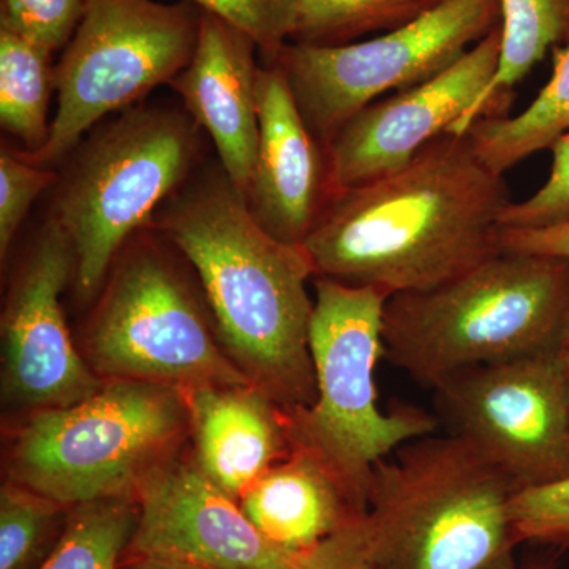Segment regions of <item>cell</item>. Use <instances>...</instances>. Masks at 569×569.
<instances>
[{"label":"cell","mask_w":569,"mask_h":569,"mask_svg":"<svg viewBox=\"0 0 569 569\" xmlns=\"http://www.w3.org/2000/svg\"><path fill=\"white\" fill-rule=\"evenodd\" d=\"M467 134L443 133L399 170L337 193L302 250L313 277L370 287L389 298L426 291L501 253L508 208Z\"/></svg>","instance_id":"obj_1"},{"label":"cell","mask_w":569,"mask_h":569,"mask_svg":"<svg viewBox=\"0 0 569 569\" xmlns=\"http://www.w3.org/2000/svg\"><path fill=\"white\" fill-rule=\"evenodd\" d=\"M151 227L192 264L227 355L284 411L316 400L312 266L257 222L220 163L194 171Z\"/></svg>","instance_id":"obj_2"},{"label":"cell","mask_w":569,"mask_h":569,"mask_svg":"<svg viewBox=\"0 0 569 569\" xmlns=\"http://www.w3.org/2000/svg\"><path fill=\"white\" fill-rule=\"evenodd\" d=\"M569 260L501 252L451 282L391 296L385 356L433 388L468 367L556 351Z\"/></svg>","instance_id":"obj_3"},{"label":"cell","mask_w":569,"mask_h":569,"mask_svg":"<svg viewBox=\"0 0 569 569\" xmlns=\"http://www.w3.org/2000/svg\"><path fill=\"white\" fill-rule=\"evenodd\" d=\"M376 467L366 523L378 569H505L515 479L463 438L421 437Z\"/></svg>","instance_id":"obj_4"},{"label":"cell","mask_w":569,"mask_h":569,"mask_svg":"<svg viewBox=\"0 0 569 569\" xmlns=\"http://www.w3.org/2000/svg\"><path fill=\"white\" fill-rule=\"evenodd\" d=\"M316 301L309 347L316 400L287 411L291 447L312 456L339 482L351 507L367 511L370 481L381 460L408 441L430 436L437 419L378 407L376 372L385 356L383 291L313 277Z\"/></svg>","instance_id":"obj_5"},{"label":"cell","mask_w":569,"mask_h":569,"mask_svg":"<svg viewBox=\"0 0 569 569\" xmlns=\"http://www.w3.org/2000/svg\"><path fill=\"white\" fill-rule=\"evenodd\" d=\"M201 133L186 110L138 103L93 127L66 157L50 217L73 246L81 301L99 295L122 247L197 171Z\"/></svg>","instance_id":"obj_6"},{"label":"cell","mask_w":569,"mask_h":569,"mask_svg":"<svg viewBox=\"0 0 569 569\" xmlns=\"http://www.w3.org/2000/svg\"><path fill=\"white\" fill-rule=\"evenodd\" d=\"M190 436L186 392L134 380L63 408L31 411L14 430L9 478L63 507L134 498L144 475Z\"/></svg>","instance_id":"obj_7"},{"label":"cell","mask_w":569,"mask_h":569,"mask_svg":"<svg viewBox=\"0 0 569 569\" xmlns=\"http://www.w3.org/2000/svg\"><path fill=\"white\" fill-rule=\"evenodd\" d=\"M168 246L149 224L116 257L86 326L89 366L102 380L183 392L252 385L223 350L212 317Z\"/></svg>","instance_id":"obj_8"},{"label":"cell","mask_w":569,"mask_h":569,"mask_svg":"<svg viewBox=\"0 0 569 569\" xmlns=\"http://www.w3.org/2000/svg\"><path fill=\"white\" fill-rule=\"evenodd\" d=\"M201 17L203 10L181 0H86L56 63L58 111L50 138L40 151L18 156L54 170L107 116L170 84L192 61Z\"/></svg>","instance_id":"obj_9"},{"label":"cell","mask_w":569,"mask_h":569,"mask_svg":"<svg viewBox=\"0 0 569 569\" xmlns=\"http://www.w3.org/2000/svg\"><path fill=\"white\" fill-rule=\"evenodd\" d=\"M500 21V0H445L410 24L353 43L290 41L271 62L282 67L307 127L328 151L358 112L437 77Z\"/></svg>","instance_id":"obj_10"},{"label":"cell","mask_w":569,"mask_h":569,"mask_svg":"<svg viewBox=\"0 0 569 569\" xmlns=\"http://www.w3.org/2000/svg\"><path fill=\"white\" fill-rule=\"evenodd\" d=\"M432 389L449 433L520 489L569 477V377L556 351L468 367Z\"/></svg>","instance_id":"obj_11"},{"label":"cell","mask_w":569,"mask_h":569,"mask_svg":"<svg viewBox=\"0 0 569 569\" xmlns=\"http://www.w3.org/2000/svg\"><path fill=\"white\" fill-rule=\"evenodd\" d=\"M77 258L61 224L48 217L14 272L2 312V400L31 411L74 406L104 380L71 340L61 296Z\"/></svg>","instance_id":"obj_12"},{"label":"cell","mask_w":569,"mask_h":569,"mask_svg":"<svg viewBox=\"0 0 569 569\" xmlns=\"http://www.w3.org/2000/svg\"><path fill=\"white\" fill-rule=\"evenodd\" d=\"M134 500L138 523L129 556L212 569H296L301 561L269 542L239 500L181 451L144 475Z\"/></svg>","instance_id":"obj_13"},{"label":"cell","mask_w":569,"mask_h":569,"mask_svg":"<svg viewBox=\"0 0 569 569\" xmlns=\"http://www.w3.org/2000/svg\"><path fill=\"white\" fill-rule=\"evenodd\" d=\"M500 43L498 26L437 77L358 112L326 151L331 200L343 190L406 167L429 142L447 133L488 88L500 59Z\"/></svg>","instance_id":"obj_14"},{"label":"cell","mask_w":569,"mask_h":569,"mask_svg":"<svg viewBox=\"0 0 569 569\" xmlns=\"http://www.w3.org/2000/svg\"><path fill=\"white\" fill-rule=\"evenodd\" d=\"M257 107L260 138L246 201L269 234L302 246L331 200L328 152L307 127L277 62L261 61Z\"/></svg>","instance_id":"obj_15"},{"label":"cell","mask_w":569,"mask_h":569,"mask_svg":"<svg viewBox=\"0 0 569 569\" xmlns=\"http://www.w3.org/2000/svg\"><path fill=\"white\" fill-rule=\"evenodd\" d=\"M260 50L252 37L203 11L192 61L170 82L183 110L216 146L219 163L241 194L249 192L257 160V81Z\"/></svg>","instance_id":"obj_16"},{"label":"cell","mask_w":569,"mask_h":569,"mask_svg":"<svg viewBox=\"0 0 569 569\" xmlns=\"http://www.w3.org/2000/svg\"><path fill=\"white\" fill-rule=\"evenodd\" d=\"M186 397L194 462L236 500L293 451L287 411L260 388L204 387Z\"/></svg>","instance_id":"obj_17"},{"label":"cell","mask_w":569,"mask_h":569,"mask_svg":"<svg viewBox=\"0 0 569 569\" xmlns=\"http://www.w3.org/2000/svg\"><path fill=\"white\" fill-rule=\"evenodd\" d=\"M254 529L277 548L305 556L356 516L339 482L295 449L239 498Z\"/></svg>","instance_id":"obj_18"},{"label":"cell","mask_w":569,"mask_h":569,"mask_svg":"<svg viewBox=\"0 0 569 569\" xmlns=\"http://www.w3.org/2000/svg\"><path fill=\"white\" fill-rule=\"evenodd\" d=\"M500 59L488 88L448 133L463 134L477 119L509 116L515 86L569 41V0H500Z\"/></svg>","instance_id":"obj_19"},{"label":"cell","mask_w":569,"mask_h":569,"mask_svg":"<svg viewBox=\"0 0 569 569\" xmlns=\"http://www.w3.org/2000/svg\"><path fill=\"white\" fill-rule=\"evenodd\" d=\"M552 54V77L529 108L516 116L477 119L463 133L493 173L505 176L569 133V41Z\"/></svg>","instance_id":"obj_20"},{"label":"cell","mask_w":569,"mask_h":569,"mask_svg":"<svg viewBox=\"0 0 569 569\" xmlns=\"http://www.w3.org/2000/svg\"><path fill=\"white\" fill-rule=\"evenodd\" d=\"M52 52L0 26V122L24 144L40 151L51 133L48 108L56 91Z\"/></svg>","instance_id":"obj_21"},{"label":"cell","mask_w":569,"mask_h":569,"mask_svg":"<svg viewBox=\"0 0 569 569\" xmlns=\"http://www.w3.org/2000/svg\"><path fill=\"white\" fill-rule=\"evenodd\" d=\"M445 0H296L291 43L340 47L395 31Z\"/></svg>","instance_id":"obj_22"},{"label":"cell","mask_w":569,"mask_h":569,"mask_svg":"<svg viewBox=\"0 0 569 569\" xmlns=\"http://www.w3.org/2000/svg\"><path fill=\"white\" fill-rule=\"evenodd\" d=\"M137 523L134 498L74 505L58 545L39 569H119Z\"/></svg>","instance_id":"obj_23"},{"label":"cell","mask_w":569,"mask_h":569,"mask_svg":"<svg viewBox=\"0 0 569 569\" xmlns=\"http://www.w3.org/2000/svg\"><path fill=\"white\" fill-rule=\"evenodd\" d=\"M69 507L7 479L0 489V569H39L66 527Z\"/></svg>","instance_id":"obj_24"},{"label":"cell","mask_w":569,"mask_h":569,"mask_svg":"<svg viewBox=\"0 0 569 569\" xmlns=\"http://www.w3.org/2000/svg\"><path fill=\"white\" fill-rule=\"evenodd\" d=\"M217 14L254 40L263 62L274 61L295 29L296 0H181Z\"/></svg>","instance_id":"obj_25"},{"label":"cell","mask_w":569,"mask_h":569,"mask_svg":"<svg viewBox=\"0 0 569 569\" xmlns=\"http://www.w3.org/2000/svg\"><path fill=\"white\" fill-rule=\"evenodd\" d=\"M516 542L569 545V477L518 490L511 501Z\"/></svg>","instance_id":"obj_26"},{"label":"cell","mask_w":569,"mask_h":569,"mask_svg":"<svg viewBox=\"0 0 569 569\" xmlns=\"http://www.w3.org/2000/svg\"><path fill=\"white\" fill-rule=\"evenodd\" d=\"M84 6L86 0H0V26L56 52L69 44Z\"/></svg>","instance_id":"obj_27"},{"label":"cell","mask_w":569,"mask_h":569,"mask_svg":"<svg viewBox=\"0 0 569 569\" xmlns=\"http://www.w3.org/2000/svg\"><path fill=\"white\" fill-rule=\"evenodd\" d=\"M58 171L37 167L11 149L0 152V257L6 260L33 201L58 181Z\"/></svg>","instance_id":"obj_28"},{"label":"cell","mask_w":569,"mask_h":569,"mask_svg":"<svg viewBox=\"0 0 569 569\" xmlns=\"http://www.w3.org/2000/svg\"><path fill=\"white\" fill-rule=\"evenodd\" d=\"M552 168L545 186L519 203H509L500 228H546L569 222V133L550 148Z\"/></svg>","instance_id":"obj_29"},{"label":"cell","mask_w":569,"mask_h":569,"mask_svg":"<svg viewBox=\"0 0 569 569\" xmlns=\"http://www.w3.org/2000/svg\"><path fill=\"white\" fill-rule=\"evenodd\" d=\"M296 569H378L366 512L348 520L346 526L305 553Z\"/></svg>","instance_id":"obj_30"},{"label":"cell","mask_w":569,"mask_h":569,"mask_svg":"<svg viewBox=\"0 0 569 569\" xmlns=\"http://www.w3.org/2000/svg\"><path fill=\"white\" fill-rule=\"evenodd\" d=\"M498 238L505 253L569 260V222L546 228H500Z\"/></svg>","instance_id":"obj_31"},{"label":"cell","mask_w":569,"mask_h":569,"mask_svg":"<svg viewBox=\"0 0 569 569\" xmlns=\"http://www.w3.org/2000/svg\"><path fill=\"white\" fill-rule=\"evenodd\" d=\"M119 569H212L200 565L186 563V561L149 559V557L129 556L122 561Z\"/></svg>","instance_id":"obj_32"},{"label":"cell","mask_w":569,"mask_h":569,"mask_svg":"<svg viewBox=\"0 0 569 569\" xmlns=\"http://www.w3.org/2000/svg\"><path fill=\"white\" fill-rule=\"evenodd\" d=\"M556 355L569 377V298L565 310L563 323H561L559 340H557Z\"/></svg>","instance_id":"obj_33"}]
</instances>
